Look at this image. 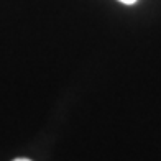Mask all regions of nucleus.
<instances>
[{
	"instance_id": "1",
	"label": "nucleus",
	"mask_w": 161,
	"mask_h": 161,
	"mask_svg": "<svg viewBox=\"0 0 161 161\" xmlns=\"http://www.w3.org/2000/svg\"><path fill=\"white\" fill-rule=\"evenodd\" d=\"M122 3H127V5H131V3H135L136 0H120Z\"/></svg>"
},
{
	"instance_id": "2",
	"label": "nucleus",
	"mask_w": 161,
	"mask_h": 161,
	"mask_svg": "<svg viewBox=\"0 0 161 161\" xmlns=\"http://www.w3.org/2000/svg\"><path fill=\"white\" fill-rule=\"evenodd\" d=\"M13 161H30L28 158H17V159H13Z\"/></svg>"
}]
</instances>
